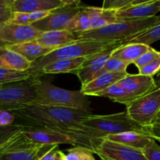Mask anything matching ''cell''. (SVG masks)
<instances>
[{"label":"cell","mask_w":160,"mask_h":160,"mask_svg":"<svg viewBox=\"0 0 160 160\" xmlns=\"http://www.w3.org/2000/svg\"><path fill=\"white\" fill-rule=\"evenodd\" d=\"M53 146L33 143L20 131L0 146V160H39Z\"/></svg>","instance_id":"52a82bcc"},{"label":"cell","mask_w":160,"mask_h":160,"mask_svg":"<svg viewBox=\"0 0 160 160\" xmlns=\"http://www.w3.org/2000/svg\"><path fill=\"white\" fill-rule=\"evenodd\" d=\"M78 40L76 34L67 30H56L42 32L35 42L42 46L55 50L74 43Z\"/></svg>","instance_id":"e0dca14e"},{"label":"cell","mask_w":160,"mask_h":160,"mask_svg":"<svg viewBox=\"0 0 160 160\" xmlns=\"http://www.w3.org/2000/svg\"><path fill=\"white\" fill-rule=\"evenodd\" d=\"M118 84L136 98L143 96L157 88L154 78L144 76L140 73H128L125 78L119 81Z\"/></svg>","instance_id":"4fadbf2b"},{"label":"cell","mask_w":160,"mask_h":160,"mask_svg":"<svg viewBox=\"0 0 160 160\" xmlns=\"http://www.w3.org/2000/svg\"><path fill=\"white\" fill-rule=\"evenodd\" d=\"M154 80H155V83L156 84L157 88H160V71L154 77Z\"/></svg>","instance_id":"b9f144b4"},{"label":"cell","mask_w":160,"mask_h":160,"mask_svg":"<svg viewBox=\"0 0 160 160\" xmlns=\"http://www.w3.org/2000/svg\"><path fill=\"white\" fill-rule=\"evenodd\" d=\"M104 139L141 151H143L151 143V142L154 140L146 134L136 132H124L108 135Z\"/></svg>","instance_id":"7402d4cb"},{"label":"cell","mask_w":160,"mask_h":160,"mask_svg":"<svg viewBox=\"0 0 160 160\" xmlns=\"http://www.w3.org/2000/svg\"><path fill=\"white\" fill-rule=\"evenodd\" d=\"M58 151H59V145H54L49 151H47L39 160H56Z\"/></svg>","instance_id":"ab89813d"},{"label":"cell","mask_w":160,"mask_h":160,"mask_svg":"<svg viewBox=\"0 0 160 160\" xmlns=\"http://www.w3.org/2000/svg\"><path fill=\"white\" fill-rule=\"evenodd\" d=\"M83 6L80 1L67 0L64 6L52 10L48 17L33 23L32 26L42 32L65 30L69 22L78 13Z\"/></svg>","instance_id":"9c48e42d"},{"label":"cell","mask_w":160,"mask_h":160,"mask_svg":"<svg viewBox=\"0 0 160 160\" xmlns=\"http://www.w3.org/2000/svg\"><path fill=\"white\" fill-rule=\"evenodd\" d=\"M31 105L65 108L91 112L90 101L81 90L71 91L56 87L39 78L36 83V97Z\"/></svg>","instance_id":"3957f363"},{"label":"cell","mask_w":160,"mask_h":160,"mask_svg":"<svg viewBox=\"0 0 160 160\" xmlns=\"http://www.w3.org/2000/svg\"><path fill=\"white\" fill-rule=\"evenodd\" d=\"M125 111L133 121L147 129L160 111V88L135 98L126 106Z\"/></svg>","instance_id":"ba28073f"},{"label":"cell","mask_w":160,"mask_h":160,"mask_svg":"<svg viewBox=\"0 0 160 160\" xmlns=\"http://www.w3.org/2000/svg\"><path fill=\"white\" fill-rule=\"evenodd\" d=\"M32 63L8 47L0 45V68L16 71H28Z\"/></svg>","instance_id":"d6986e66"},{"label":"cell","mask_w":160,"mask_h":160,"mask_svg":"<svg viewBox=\"0 0 160 160\" xmlns=\"http://www.w3.org/2000/svg\"><path fill=\"white\" fill-rule=\"evenodd\" d=\"M51 11H38V12H13L8 23L18 25H32L33 23L48 17Z\"/></svg>","instance_id":"83f0119b"},{"label":"cell","mask_w":160,"mask_h":160,"mask_svg":"<svg viewBox=\"0 0 160 160\" xmlns=\"http://www.w3.org/2000/svg\"><path fill=\"white\" fill-rule=\"evenodd\" d=\"M15 117L11 112L0 109V127H8L14 124Z\"/></svg>","instance_id":"74e56055"},{"label":"cell","mask_w":160,"mask_h":160,"mask_svg":"<svg viewBox=\"0 0 160 160\" xmlns=\"http://www.w3.org/2000/svg\"><path fill=\"white\" fill-rule=\"evenodd\" d=\"M22 130L23 128L17 124H13L8 127H0V146Z\"/></svg>","instance_id":"d6a6232c"},{"label":"cell","mask_w":160,"mask_h":160,"mask_svg":"<svg viewBox=\"0 0 160 160\" xmlns=\"http://www.w3.org/2000/svg\"><path fill=\"white\" fill-rule=\"evenodd\" d=\"M160 57V52L157 51V50L154 49L152 47L149 48V49L147 50L146 52H144L141 57L138 58L133 64L137 67L138 70L141 69L142 67H145L147 64L151 63L152 62H153L154 60H155L156 59Z\"/></svg>","instance_id":"1f68e13d"},{"label":"cell","mask_w":160,"mask_h":160,"mask_svg":"<svg viewBox=\"0 0 160 160\" xmlns=\"http://www.w3.org/2000/svg\"><path fill=\"white\" fill-rule=\"evenodd\" d=\"M86 58L59 59L53 61L44 66L41 73L42 74H57V73H72L76 74L81 68Z\"/></svg>","instance_id":"603a6c76"},{"label":"cell","mask_w":160,"mask_h":160,"mask_svg":"<svg viewBox=\"0 0 160 160\" xmlns=\"http://www.w3.org/2000/svg\"><path fill=\"white\" fill-rule=\"evenodd\" d=\"M12 13L10 7L0 8V26L9 21Z\"/></svg>","instance_id":"f35d334b"},{"label":"cell","mask_w":160,"mask_h":160,"mask_svg":"<svg viewBox=\"0 0 160 160\" xmlns=\"http://www.w3.org/2000/svg\"><path fill=\"white\" fill-rule=\"evenodd\" d=\"M15 123L26 129H50L65 134L77 128L92 115V112L52 106L30 105L23 109L11 111Z\"/></svg>","instance_id":"6da1fadb"},{"label":"cell","mask_w":160,"mask_h":160,"mask_svg":"<svg viewBox=\"0 0 160 160\" xmlns=\"http://www.w3.org/2000/svg\"><path fill=\"white\" fill-rule=\"evenodd\" d=\"M143 153L147 160H160V145L156 144L155 140H152L143 150Z\"/></svg>","instance_id":"e575fe53"},{"label":"cell","mask_w":160,"mask_h":160,"mask_svg":"<svg viewBox=\"0 0 160 160\" xmlns=\"http://www.w3.org/2000/svg\"><path fill=\"white\" fill-rule=\"evenodd\" d=\"M31 78L29 71H16L0 68V85L26 81Z\"/></svg>","instance_id":"f1b7e54d"},{"label":"cell","mask_w":160,"mask_h":160,"mask_svg":"<svg viewBox=\"0 0 160 160\" xmlns=\"http://www.w3.org/2000/svg\"><path fill=\"white\" fill-rule=\"evenodd\" d=\"M113 50L114 49L108 50L100 54L86 58L81 68L75 74L81 82L82 86L89 83L97 76V73L105 65L107 61L111 58Z\"/></svg>","instance_id":"9a60e30c"},{"label":"cell","mask_w":160,"mask_h":160,"mask_svg":"<svg viewBox=\"0 0 160 160\" xmlns=\"http://www.w3.org/2000/svg\"><path fill=\"white\" fill-rule=\"evenodd\" d=\"M127 74H128L127 72L102 73L96 77L86 84L82 86L80 90L85 95L88 97L96 96L99 92L108 88L112 84L119 82Z\"/></svg>","instance_id":"ac0fdd59"},{"label":"cell","mask_w":160,"mask_h":160,"mask_svg":"<svg viewBox=\"0 0 160 160\" xmlns=\"http://www.w3.org/2000/svg\"><path fill=\"white\" fill-rule=\"evenodd\" d=\"M63 152H61V150L59 149V151L57 152V154H56V160H63Z\"/></svg>","instance_id":"7bdbcfd3"},{"label":"cell","mask_w":160,"mask_h":160,"mask_svg":"<svg viewBox=\"0 0 160 160\" xmlns=\"http://www.w3.org/2000/svg\"><path fill=\"white\" fill-rule=\"evenodd\" d=\"M97 9L98 7L86 6L83 5L78 13L69 22L65 30L74 34H80L89 31L93 17L96 13Z\"/></svg>","instance_id":"44dd1931"},{"label":"cell","mask_w":160,"mask_h":160,"mask_svg":"<svg viewBox=\"0 0 160 160\" xmlns=\"http://www.w3.org/2000/svg\"><path fill=\"white\" fill-rule=\"evenodd\" d=\"M150 47L149 45L141 43L126 44L113 50L111 57L123 61L130 65L133 64V62L146 52Z\"/></svg>","instance_id":"cb8c5ba5"},{"label":"cell","mask_w":160,"mask_h":160,"mask_svg":"<svg viewBox=\"0 0 160 160\" xmlns=\"http://www.w3.org/2000/svg\"><path fill=\"white\" fill-rule=\"evenodd\" d=\"M39 78L31 76L26 81L0 86V109L11 112L32 104L35 99L36 83Z\"/></svg>","instance_id":"8992f818"},{"label":"cell","mask_w":160,"mask_h":160,"mask_svg":"<svg viewBox=\"0 0 160 160\" xmlns=\"http://www.w3.org/2000/svg\"><path fill=\"white\" fill-rule=\"evenodd\" d=\"M81 125L94 131L101 139H104L108 135L124 132H136L147 135L146 130L133 121L126 111L108 115L92 114L85 119Z\"/></svg>","instance_id":"5b68a950"},{"label":"cell","mask_w":160,"mask_h":160,"mask_svg":"<svg viewBox=\"0 0 160 160\" xmlns=\"http://www.w3.org/2000/svg\"><path fill=\"white\" fill-rule=\"evenodd\" d=\"M118 21L119 20L117 18V11L98 7L97 12L93 17L90 30L104 28Z\"/></svg>","instance_id":"4316f807"},{"label":"cell","mask_w":160,"mask_h":160,"mask_svg":"<svg viewBox=\"0 0 160 160\" xmlns=\"http://www.w3.org/2000/svg\"><path fill=\"white\" fill-rule=\"evenodd\" d=\"M12 0H0V8L10 7Z\"/></svg>","instance_id":"60d3db41"},{"label":"cell","mask_w":160,"mask_h":160,"mask_svg":"<svg viewBox=\"0 0 160 160\" xmlns=\"http://www.w3.org/2000/svg\"><path fill=\"white\" fill-rule=\"evenodd\" d=\"M24 137L31 142L42 145H72L75 142L70 135L50 129H26L21 131Z\"/></svg>","instance_id":"7c38bea8"},{"label":"cell","mask_w":160,"mask_h":160,"mask_svg":"<svg viewBox=\"0 0 160 160\" xmlns=\"http://www.w3.org/2000/svg\"><path fill=\"white\" fill-rule=\"evenodd\" d=\"M121 42H98V41L78 40L74 43L53 50L48 55L33 62L29 71L31 77L41 78L42 67L47 63L59 59L89 58L104 52L115 49L121 46Z\"/></svg>","instance_id":"7a4b0ae2"},{"label":"cell","mask_w":160,"mask_h":160,"mask_svg":"<svg viewBox=\"0 0 160 160\" xmlns=\"http://www.w3.org/2000/svg\"><path fill=\"white\" fill-rule=\"evenodd\" d=\"M42 32L32 25L6 23L0 26V45L9 46L35 41Z\"/></svg>","instance_id":"30bf717a"},{"label":"cell","mask_w":160,"mask_h":160,"mask_svg":"<svg viewBox=\"0 0 160 160\" xmlns=\"http://www.w3.org/2000/svg\"><path fill=\"white\" fill-rule=\"evenodd\" d=\"M136 0H106L103 2L101 8L119 11L134 4Z\"/></svg>","instance_id":"836d02e7"},{"label":"cell","mask_w":160,"mask_h":160,"mask_svg":"<svg viewBox=\"0 0 160 160\" xmlns=\"http://www.w3.org/2000/svg\"><path fill=\"white\" fill-rule=\"evenodd\" d=\"M63 160H95L93 153L82 147H74L67 149L66 154L63 152Z\"/></svg>","instance_id":"f546056e"},{"label":"cell","mask_w":160,"mask_h":160,"mask_svg":"<svg viewBox=\"0 0 160 160\" xmlns=\"http://www.w3.org/2000/svg\"><path fill=\"white\" fill-rule=\"evenodd\" d=\"M67 0H12L13 12H33L51 11L64 6Z\"/></svg>","instance_id":"2e32d148"},{"label":"cell","mask_w":160,"mask_h":160,"mask_svg":"<svg viewBox=\"0 0 160 160\" xmlns=\"http://www.w3.org/2000/svg\"><path fill=\"white\" fill-rule=\"evenodd\" d=\"M155 2L156 0H136L134 4L117 11L118 20H139L155 17L160 12Z\"/></svg>","instance_id":"5bb4252c"},{"label":"cell","mask_w":160,"mask_h":160,"mask_svg":"<svg viewBox=\"0 0 160 160\" xmlns=\"http://www.w3.org/2000/svg\"><path fill=\"white\" fill-rule=\"evenodd\" d=\"M6 47H8L9 49L13 50L15 52L20 54V56H23L24 59H26L31 63L42 59V57L45 56L54 50L53 48L42 46L40 44L36 42L35 41L17 44V45H9V46Z\"/></svg>","instance_id":"ffe728a7"},{"label":"cell","mask_w":160,"mask_h":160,"mask_svg":"<svg viewBox=\"0 0 160 160\" xmlns=\"http://www.w3.org/2000/svg\"><path fill=\"white\" fill-rule=\"evenodd\" d=\"M129 65L130 64L126 63V62H123V61L111 57L107 61L105 65L104 66L103 68L97 73V75L96 77L104 73H121V72H126L127 67H129Z\"/></svg>","instance_id":"4dcf8cb0"},{"label":"cell","mask_w":160,"mask_h":160,"mask_svg":"<svg viewBox=\"0 0 160 160\" xmlns=\"http://www.w3.org/2000/svg\"><path fill=\"white\" fill-rule=\"evenodd\" d=\"M160 40V23H156L144 30L142 32L122 42V45L130 43H141L150 46L151 44Z\"/></svg>","instance_id":"484cf974"},{"label":"cell","mask_w":160,"mask_h":160,"mask_svg":"<svg viewBox=\"0 0 160 160\" xmlns=\"http://www.w3.org/2000/svg\"><path fill=\"white\" fill-rule=\"evenodd\" d=\"M96 154L102 160H147L143 151L104 139Z\"/></svg>","instance_id":"8fae6325"},{"label":"cell","mask_w":160,"mask_h":160,"mask_svg":"<svg viewBox=\"0 0 160 160\" xmlns=\"http://www.w3.org/2000/svg\"><path fill=\"white\" fill-rule=\"evenodd\" d=\"M147 135L154 140L160 141V111L152 124L146 129Z\"/></svg>","instance_id":"8d00e7d4"},{"label":"cell","mask_w":160,"mask_h":160,"mask_svg":"<svg viewBox=\"0 0 160 160\" xmlns=\"http://www.w3.org/2000/svg\"><path fill=\"white\" fill-rule=\"evenodd\" d=\"M160 23V15L139 20H119L111 25L76 34L78 40L98 42H123Z\"/></svg>","instance_id":"277c9868"},{"label":"cell","mask_w":160,"mask_h":160,"mask_svg":"<svg viewBox=\"0 0 160 160\" xmlns=\"http://www.w3.org/2000/svg\"><path fill=\"white\" fill-rule=\"evenodd\" d=\"M160 71V57L139 70V73L148 77H154Z\"/></svg>","instance_id":"d590c367"},{"label":"cell","mask_w":160,"mask_h":160,"mask_svg":"<svg viewBox=\"0 0 160 160\" xmlns=\"http://www.w3.org/2000/svg\"><path fill=\"white\" fill-rule=\"evenodd\" d=\"M0 86H1V85H0Z\"/></svg>","instance_id":"f6af8a7d"},{"label":"cell","mask_w":160,"mask_h":160,"mask_svg":"<svg viewBox=\"0 0 160 160\" xmlns=\"http://www.w3.org/2000/svg\"><path fill=\"white\" fill-rule=\"evenodd\" d=\"M96 96L108 98L111 99V101L115 102L124 104L125 106H128L132 101H133L136 98L132 96L130 93H128L118 83L112 84L111 86L108 87V88L99 92L98 94H97Z\"/></svg>","instance_id":"d4e9b609"},{"label":"cell","mask_w":160,"mask_h":160,"mask_svg":"<svg viewBox=\"0 0 160 160\" xmlns=\"http://www.w3.org/2000/svg\"><path fill=\"white\" fill-rule=\"evenodd\" d=\"M155 3H156L157 7L158 8V9H159V11H160V0H156Z\"/></svg>","instance_id":"ee69618b"}]
</instances>
